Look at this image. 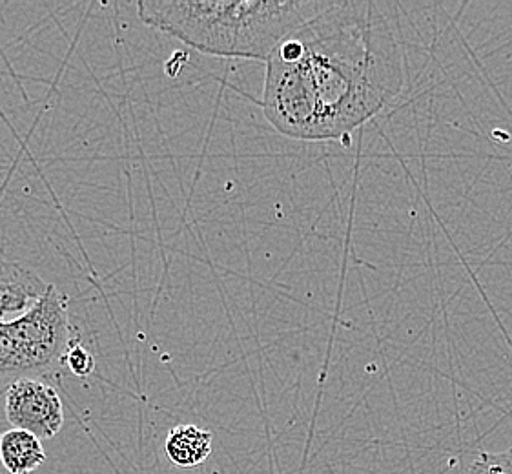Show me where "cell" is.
Returning a JSON list of instances; mask_svg holds the SVG:
<instances>
[{
  "label": "cell",
  "instance_id": "obj_9",
  "mask_svg": "<svg viewBox=\"0 0 512 474\" xmlns=\"http://www.w3.org/2000/svg\"><path fill=\"white\" fill-rule=\"evenodd\" d=\"M64 365L70 369L73 376L77 378H86L92 374L95 369V358H93L92 352L88 351L86 347H82L79 343L70 345V349L66 352V358H64Z\"/></svg>",
  "mask_w": 512,
  "mask_h": 474
},
{
  "label": "cell",
  "instance_id": "obj_5",
  "mask_svg": "<svg viewBox=\"0 0 512 474\" xmlns=\"http://www.w3.org/2000/svg\"><path fill=\"white\" fill-rule=\"evenodd\" d=\"M50 283L22 263L0 258V323L21 318L46 294Z\"/></svg>",
  "mask_w": 512,
  "mask_h": 474
},
{
  "label": "cell",
  "instance_id": "obj_6",
  "mask_svg": "<svg viewBox=\"0 0 512 474\" xmlns=\"http://www.w3.org/2000/svg\"><path fill=\"white\" fill-rule=\"evenodd\" d=\"M164 451L175 467L194 469L212 453V433L192 423L177 425L166 436Z\"/></svg>",
  "mask_w": 512,
  "mask_h": 474
},
{
  "label": "cell",
  "instance_id": "obj_10",
  "mask_svg": "<svg viewBox=\"0 0 512 474\" xmlns=\"http://www.w3.org/2000/svg\"><path fill=\"white\" fill-rule=\"evenodd\" d=\"M0 444H2V434H0Z\"/></svg>",
  "mask_w": 512,
  "mask_h": 474
},
{
  "label": "cell",
  "instance_id": "obj_4",
  "mask_svg": "<svg viewBox=\"0 0 512 474\" xmlns=\"http://www.w3.org/2000/svg\"><path fill=\"white\" fill-rule=\"evenodd\" d=\"M6 420L13 429L35 434L41 440H52L61 433L64 409L52 385L39 380L11 383L4 402Z\"/></svg>",
  "mask_w": 512,
  "mask_h": 474
},
{
  "label": "cell",
  "instance_id": "obj_3",
  "mask_svg": "<svg viewBox=\"0 0 512 474\" xmlns=\"http://www.w3.org/2000/svg\"><path fill=\"white\" fill-rule=\"evenodd\" d=\"M72 345L68 303L50 285L26 314L0 323V383L37 380L59 371Z\"/></svg>",
  "mask_w": 512,
  "mask_h": 474
},
{
  "label": "cell",
  "instance_id": "obj_1",
  "mask_svg": "<svg viewBox=\"0 0 512 474\" xmlns=\"http://www.w3.org/2000/svg\"><path fill=\"white\" fill-rule=\"evenodd\" d=\"M403 88V52L385 6L336 0L268 57L263 112L279 134L332 141L352 134Z\"/></svg>",
  "mask_w": 512,
  "mask_h": 474
},
{
  "label": "cell",
  "instance_id": "obj_2",
  "mask_svg": "<svg viewBox=\"0 0 512 474\" xmlns=\"http://www.w3.org/2000/svg\"><path fill=\"white\" fill-rule=\"evenodd\" d=\"M336 0H143L139 19L197 52L268 61L277 46Z\"/></svg>",
  "mask_w": 512,
  "mask_h": 474
},
{
  "label": "cell",
  "instance_id": "obj_7",
  "mask_svg": "<svg viewBox=\"0 0 512 474\" xmlns=\"http://www.w3.org/2000/svg\"><path fill=\"white\" fill-rule=\"evenodd\" d=\"M0 462L10 474L35 473L46 462L41 438L22 429L2 434Z\"/></svg>",
  "mask_w": 512,
  "mask_h": 474
},
{
  "label": "cell",
  "instance_id": "obj_8",
  "mask_svg": "<svg viewBox=\"0 0 512 474\" xmlns=\"http://www.w3.org/2000/svg\"><path fill=\"white\" fill-rule=\"evenodd\" d=\"M467 474H512V449L503 453H482Z\"/></svg>",
  "mask_w": 512,
  "mask_h": 474
}]
</instances>
